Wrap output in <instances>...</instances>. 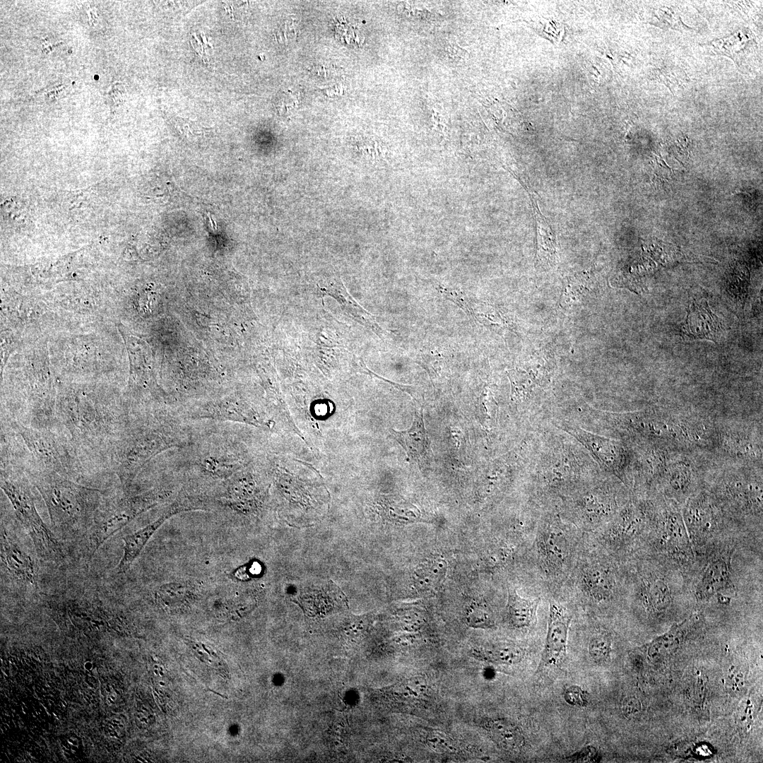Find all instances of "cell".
<instances>
[{
  "instance_id": "6da1fadb",
  "label": "cell",
  "mask_w": 763,
  "mask_h": 763,
  "mask_svg": "<svg viewBox=\"0 0 763 763\" xmlns=\"http://www.w3.org/2000/svg\"><path fill=\"white\" fill-rule=\"evenodd\" d=\"M585 540L584 533L558 515L539 519L526 558L545 591L562 590Z\"/></svg>"
},
{
  "instance_id": "7a4b0ae2",
  "label": "cell",
  "mask_w": 763,
  "mask_h": 763,
  "mask_svg": "<svg viewBox=\"0 0 763 763\" xmlns=\"http://www.w3.org/2000/svg\"><path fill=\"white\" fill-rule=\"evenodd\" d=\"M32 483L41 495L55 531L67 536H85L104 492L86 487L55 473H32Z\"/></svg>"
},
{
  "instance_id": "3957f363",
  "label": "cell",
  "mask_w": 763,
  "mask_h": 763,
  "mask_svg": "<svg viewBox=\"0 0 763 763\" xmlns=\"http://www.w3.org/2000/svg\"><path fill=\"white\" fill-rule=\"evenodd\" d=\"M55 419L64 427L74 446L99 454H110L122 437L123 413L111 405L66 399L55 408Z\"/></svg>"
},
{
  "instance_id": "277c9868",
  "label": "cell",
  "mask_w": 763,
  "mask_h": 763,
  "mask_svg": "<svg viewBox=\"0 0 763 763\" xmlns=\"http://www.w3.org/2000/svg\"><path fill=\"white\" fill-rule=\"evenodd\" d=\"M618 562L586 537L562 590L570 591L576 598L589 605L610 603L621 591H625V579Z\"/></svg>"
},
{
  "instance_id": "5b68a950",
  "label": "cell",
  "mask_w": 763,
  "mask_h": 763,
  "mask_svg": "<svg viewBox=\"0 0 763 763\" xmlns=\"http://www.w3.org/2000/svg\"><path fill=\"white\" fill-rule=\"evenodd\" d=\"M1 488L31 538L38 557L47 562L61 564L65 557L64 548L38 514L26 477L13 467L2 463Z\"/></svg>"
},
{
  "instance_id": "8992f818",
  "label": "cell",
  "mask_w": 763,
  "mask_h": 763,
  "mask_svg": "<svg viewBox=\"0 0 763 763\" xmlns=\"http://www.w3.org/2000/svg\"><path fill=\"white\" fill-rule=\"evenodd\" d=\"M651 518L640 503L630 502L587 539L620 562L629 559L650 533Z\"/></svg>"
},
{
  "instance_id": "52a82bcc",
  "label": "cell",
  "mask_w": 763,
  "mask_h": 763,
  "mask_svg": "<svg viewBox=\"0 0 763 763\" xmlns=\"http://www.w3.org/2000/svg\"><path fill=\"white\" fill-rule=\"evenodd\" d=\"M168 493L154 490L130 497L102 501L85 534V555L90 560L110 537L141 514L164 502Z\"/></svg>"
},
{
  "instance_id": "ba28073f",
  "label": "cell",
  "mask_w": 763,
  "mask_h": 763,
  "mask_svg": "<svg viewBox=\"0 0 763 763\" xmlns=\"http://www.w3.org/2000/svg\"><path fill=\"white\" fill-rule=\"evenodd\" d=\"M11 425L21 437L42 471L55 473L70 479L83 473L75 446L48 427L25 426L16 421Z\"/></svg>"
},
{
  "instance_id": "9c48e42d",
  "label": "cell",
  "mask_w": 763,
  "mask_h": 763,
  "mask_svg": "<svg viewBox=\"0 0 763 763\" xmlns=\"http://www.w3.org/2000/svg\"><path fill=\"white\" fill-rule=\"evenodd\" d=\"M168 438L155 430H145L121 437L110 451V466L122 483H127L139 468L169 446Z\"/></svg>"
},
{
  "instance_id": "30bf717a",
  "label": "cell",
  "mask_w": 763,
  "mask_h": 763,
  "mask_svg": "<svg viewBox=\"0 0 763 763\" xmlns=\"http://www.w3.org/2000/svg\"><path fill=\"white\" fill-rule=\"evenodd\" d=\"M614 496L605 491L592 490L569 501L566 521L586 536L603 528L617 514Z\"/></svg>"
},
{
  "instance_id": "8fae6325",
  "label": "cell",
  "mask_w": 763,
  "mask_h": 763,
  "mask_svg": "<svg viewBox=\"0 0 763 763\" xmlns=\"http://www.w3.org/2000/svg\"><path fill=\"white\" fill-rule=\"evenodd\" d=\"M656 539L664 552L678 562L692 560L693 548L682 512L673 505H667L656 518Z\"/></svg>"
},
{
  "instance_id": "7c38bea8",
  "label": "cell",
  "mask_w": 763,
  "mask_h": 763,
  "mask_svg": "<svg viewBox=\"0 0 763 763\" xmlns=\"http://www.w3.org/2000/svg\"><path fill=\"white\" fill-rule=\"evenodd\" d=\"M572 619V613L565 605L554 596L549 598L547 632L540 669L558 667L564 660Z\"/></svg>"
},
{
  "instance_id": "4fadbf2b",
  "label": "cell",
  "mask_w": 763,
  "mask_h": 763,
  "mask_svg": "<svg viewBox=\"0 0 763 763\" xmlns=\"http://www.w3.org/2000/svg\"><path fill=\"white\" fill-rule=\"evenodd\" d=\"M0 551L4 574L17 584L37 589V563L3 526L1 528Z\"/></svg>"
},
{
  "instance_id": "5bb4252c",
  "label": "cell",
  "mask_w": 763,
  "mask_h": 763,
  "mask_svg": "<svg viewBox=\"0 0 763 763\" xmlns=\"http://www.w3.org/2000/svg\"><path fill=\"white\" fill-rule=\"evenodd\" d=\"M682 515L692 547L707 543L719 528L715 506L705 494L687 498Z\"/></svg>"
},
{
  "instance_id": "9a60e30c",
  "label": "cell",
  "mask_w": 763,
  "mask_h": 763,
  "mask_svg": "<svg viewBox=\"0 0 763 763\" xmlns=\"http://www.w3.org/2000/svg\"><path fill=\"white\" fill-rule=\"evenodd\" d=\"M629 577L632 579L637 599L646 611L658 614L670 608L674 598L673 589L664 576L652 575L637 569L636 574Z\"/></svg>"
},
{
  "instance_id": "2e32d148",
  "label": "cell",
  "mask_w": 763,
  "mask_h": 763,
  "mask_svg": "<svg viewBox=\"0 0 763 763\" xmlns=\"http://www.w3.org/2000/svg\"><path fill=\"white\" fill-rule=\"evenodd\" d=\"M731 552L725 550L709 558L695 588L697 600L705 601L732 587Z\"/></svg>"
},
{
  "instance_id": "e0dca14e",
  "label": "cell",
  "mask_w": 763,
  "mask_h": 763,
  "mask_svg": "<svg viewBox=\"0 0 763 763\" xmlns=\"http://www.w3.org/2000/svg\"><path fill=\"white\" fill-rule=\"evenodd\" d=\"M568 431L586 446L603 467L615 474L622 473L626 453L620 442L580 428H569Z\"/></svg>"
},
{
  "instance_id": "ac0fdd59",
  "label": "cell",
  "mask_w": 763,
  "mask_h": 763,
  "mask_svg": "<svg viewBox=\"0 0 763 763\" xmlns=\"http://www.w3.org/2000/svg\"><path fill=\"white\" fill-rule=\"evenodd\" d=\"M390 434L405 450L408 458L420 466L430 461L432 456L429 439L423 420L422 410L415 413L413 422L406 430H390Z\"/></svg>"
},
{
  "instance_id": "d6986e66",
  "label": "cell",
  "mask_w": 763,
  "mask_h": 763,
  "mask_svg": "<svg viewBox=\"0 0 763 763\" xmlns=\"http://www.w3.org/2000/svg\"><path fill=\"white\" fill-rule=\"evenodd\" d=\"M721 331V323L711 312L706 302H693L689 306L686 319L681 329L685 337L716 342Z\"/></svg>"
},
{
  "instance_id": "ffe728a7",
  "label": "cell",
  "mask_w": 763,
  "mask_h": 763,
  "mask_svg": "<svg viewBox=\"0 0 763 763\" xmlns=\"http://www.w3.org/2000/svg\"><path fill=\"white\" fill-rule=\"evenodd\" d=\"M183 509L184 508L179 505H172L155 521L124 536L123 553L117 566V572L122 574L126 572L134 560L141 554L150 538L165 521L175 514L179 511H182Z\"/></svg>"
},
{
  "instance_id": "44dd1931",
  "label": "cell",
  "mask_w": 763,
  "mask_h": 763,
  "mask_svg": "<svg viewBox=\"0 0 763 763\" xmlns=\"http://www.w3.org/2000/svg\"><path fill=\"white\" fill-rule=\"evenodd\" d=\"M319 289L326 295L334 297L342 308L351 315L357 322L368 327L377 335L381 336L382 332L380 326L376 323L372 315L360 306L353 298L348 294L341 280L333 278L327 282L318 284Z\"/></svg>"
},
{
  "instance_id": "7402d4cb",
  "label": "cell",
  "mask_w": 763,
  "mask_h": 763,
  "mask_svg": "<svg viewBox=\"0 0 763 763\" xmlns=\"http://www.w3.org/2000/svg\"><path fill=\"white\" fill-rule=\"evenodd\" d=\"M541 598H524L515 588H508L507 620L516 629L532 628L537 622V612Z\"/></svg>"
},
{
  "instance_id": "603a6c76",
  "label": "cell",
  "mask_w": 763,
  "mask_h": 763,
  "mask_svg": "<svg viewBox=\"0 0 763 763\" xmlns=\"http://www.w3.org/2000/svg\"><path fill=\"white\" fill-rule=\"evenodd\" d=\"M694 617H691L675 625L667 632L658 636L647 644V656L652 662H658L669 657L677 651L687 636Z\"/></svg>"
},
{
  "instance_id": "cb8c5ba5",
  "label": "cell",
  "mask_w": 763,
  "mask_h": 763,
  "mask_svg": "<svg viewBox=\"0 0 763 763\" xmlns=\"http://www.w3.org/2000/svg\"><path fill=\"white\" fill-rule=\"evenodd\" d=\"M537 225L536 264L543 267L554 266L557 261L556 237L543 215L534 197L530 196Z\"/></svg>"
},
{
  "instance_id": "d4e9b609",
  "label": "cell",
  "mask_w": 763,
  "mask_h": 763,
  "mask_svg": "<svg viewBox=\"0 0 763 763\" xmlns=\"http://www.w3.org/2000/svg\"><path fill=\"white\" fill-rule=\"evenodd\" d=\"M485 728L492 740L501 748L509 752L521 751L526 745V738L521 728L503 718L490 719Z\"/></svg>"
},
{
  "instance_id": "484cf974",
  "label": "cell",
  "mask_w": 763,
  "mask_h": 763,
  "mask_svg": "<svg viewBox=\"0 0 763 763\" xmlns=\"http://www.w3.org/2000/svg\"><path fill=\"white\" fill-rule=\"evenodd\" d=\"M663 485L664 492L669 499L685 501L693 492L691 468L683 462L670 466L665 473Z\"/></svg>"
},
{
  "instance_id": "4316f807",
  "label": "cell",
  "mask_w": 763,
  "mask_h": 763,
  "mask_svg": "<svg viewBox=\"0 0 763 763\" xmlns=\"http://www.w3.org/2000/svg\"><path fill=\"white\" fill-rule=\"evenodd\" d=\"M342 596L343 594L338 587L331 581L326 586L309 588L301 593L297 601L307 613H310L313 609L312 613L317 614L326 609L324 606L326 605L329 608L333 607L335 601L341 599Z\"/></svg>"
},
{
  "instance_id": "83f0119b",
  "label": "cell",
  "mask_w": 763,
  "mask_h": 763,
  "mask_svg": "<svg viewBox=\"0 0 763 763\" xmlns=\"http://www.w3.org/2000/svg\"><path fill=\"white\" fill-rule=\"evenodd\" d=\"M199 588L190 581H171L162 584L155 590V599L165 607H177L194 599Z\"/></svg>"
},
{
  "instance_id": "f1b7e54d",
  "label": "cell",
  "mask_w": 763,
  "mask_h": 763,
  "mask_svg": "<svg viewBox=\"0 0 763 763\" xmlns=\"http://www.w3.org/2000/svg\"><path fill=\"white\" fill-rule=\"evenodd\" d=\"M591 292V276L581 273L567 280L561 297L562 306L567 307L582 300Z\"/></svg>"
},
{
  "instance_id": "f546056e",
  "label": "cell",
  "mask_w": 763,
  "mask_h": 763,
  "mask_svg": "<svg viewBox=\"0 0 763 763\" xmlns=\"http://www.w3.org/2000/svg\"><path fill=\"white\" fill-rule=\"evenodd\" d=\"M588 650L591 659L596 663H604L610 659L612 638L609 632L598 629L591 635Z\"/></svg>"
},
{
  "instance_id": "4dcf8cb0",
  "label": "cell",
  "mask_w": 763,
  "mask_h": 763,
  "mask_svg": "<svg viewBox=\"0 0 763 763\" xmlns=\"http://www.w3.org/2000/svg\"><path fill=\"white\" fill-rule=\"evenodd\" d=\"M444 567L437 562H430L418 570L417 582L421 588H434L442 581Z\"/></svg>"
},
{
  "instance_id": "1f68e13d",
  "label": "cell",
  "mask_w": 763,
  "mask_h": 763,
  "mask_svg": "<svg viewBox=\"0 0 763 763\" xmlns=\"http://www.w3.org/2000/svg\"><path fill=\"white\" fill-rule=\"evenodd\" d=\"M467 621L469 625L475 628L487 629L495 625L491 611L484 605L472 606L468 612Z\"/></svg>"
},
{
  "instance_id": "d6a6232c",
  "label": "cell",
  "mask_w": 763,
  "mask_h": 763,
  "mask_svg": "<svg viewBox=\"0 0 763 763\" xmlns=\"http://www.w3.org/2000/svg\"><path fill=\"white\" fill-rule=\"evenodd\" d=\"M490 658L502 663L512 664L520 662L524 657L523 649L511 645L497 646L490 653Z\"/></svg>"
},
{
  "instance_id": "836d02e7",
  "label": "cell",
  "mask_w": 763,
  "mask_h": 763,
  "mask_svg": "<svg viewBox=\"0 0 763 763\" xmlns=\"http://www.w3.org/2000/svg\"><path fill=\"white\" fill-rule=\"evenodd\" d=\"M654 11L652 13L651 24L661 28L680 30V18L671 8L663 7Z\"/></svg>"
},
{
  "instance_id": "e575fe53",
  "label": "cell",
  "mask_w": 763,
  "mask_h": 763,
  "mask_svg": "<svg viewBox=\"0 0 763 763\" xmlns=\"http://www.w3.org/2000/svg\"><path fill=\"white\" fill-rule=\"evenodd\" d=\"M563 698L568 704L579 708L586 707L589 702L587 692L575 685L568 686L564 690Z\"/></svg>"
},
{
  "instance_id": "d590c367",
  "label": "cell",
  "mask_w": 763,
  "mask_h": 763,
  "mask_svg": "<svg viewBox=\"0 0 763 763\" xmlns=\"http://www.w3.org/2000/svg\"><path fill=\"white\" fill-rule=\"evenodd\" d=\"M443 296L458 305L470 319H475V312L464 294L459 290L440 287Z\"/></svg>"
},
{
  "instance_id": "8d00e7d4",
  "label": "cell",
  "mask_w": 763,
  "mask_h": 763,
  "mask_svg": "<svg viewBox=\"0 0 763 763\" xmlns=\"http://www.w3.org/2000/svg\"><path fill=\"white\" fill-rule=\"evenodd\" d=\"M426 743L431 750L438 753L446 752L451 748V743L446 734L439 731L429 733Z\"/></svg>"
},
{
  "instance_id": "74e56055",
  "label": "cell",
  "mask_w": 763,
  "mask_h": 763,
  "mask_svg": "<svg viewBox=\"0 0 763 763\" xmlns=\"http://www.w3.org/2000/svg\"><path fill=\"white\" fill-rule=\"evenodd\" d=\"M726 690L733 694L740 693L745 687V675L739 669L731 668L729 669L725 680Z\"/></svg>"
},
{
  "instance_id": "f35d334b",
  "label": "cell",
  "mask_w": 763,
  "mask_h": 763,
  "mask_svg": "<svg viewBox=\"0 0 763 763\" xmlns=\"http://www.w3.org/2000/svg\"><path fill=\"white\" fill-rule=\"evenodd\" d=\"M642 705L640 700L634 696L625 697L620 704L622 714L627 718H633L640 714Z\"/></svg>"
},
{
  "instance_id": "ab89813d",
  "label": "cell",
  "mask_w": 763,
  "mask_h": 763,
  "mask_svg": "<svg viewBox=\"0 0 763 763\" xmlns=\"http://www.w3.org/2000/svg\"><path fill=\"white\" fill-rule=\"evenodd\" d=\"M656 76L658 81H662L663 84L669 87L671 91L673 87L680 85V81L682 83L684 81L680 73L671 69H663L659 70V72L657 71Z\"/></svg>"
},
{
  "instance_id": "60d3db41",
  "label": "cell",
  "mask_w": 763,
  "mask_h": 763,
  "mask_svg": "<svg viewBox=\"0 0 763 763\" xmlns=\"http://www.w3.org/2000/svg\"><path fill=\"white\" fill-rule=\"evenodd\" d=\"M568 759L575 762H595L599 759V755L596 747L588 745L571 755Z\"/></svg>"
},
{
  "instance_id": "b9f144b4",
  "label": "cell",
  "mask_w": 763,
  "mask_h": 763,
  "mask_svg": "<svg viewBox=\"0 0 763 763\" xmlns=\"http://www.w3.org/2000/svg\"><path fill=\"white\" fill-rule=\"evenodd\" d=\"M737 721L743 729H748L750 726L752 721V706L750 700L741 706L738 713Z\"/></svg>"
},
{
  "instance_id": "7bdbcfd3",
  "label": "cell",
  "mask_w": 763,
  "mask_h": 763,
  "mask_svg": "<svg viewBox=\"0 0 763 763\" xmlns=\"http://www.w3.org/2000/svg\"><path fill=\"white\" fill-rule=\"evenodd\" d=\"M706 680L705 676L699 675L694 687V698L698 704H702L704 699Z\"/></svg>"
},
{
  "instance_id": "ee69618b",
  "label": "cell",
  "mask_w": 763,
  "mask_h": 763,
  "mask_svg": "<svg viewBox=\"0 0 763 763\" xmlns=\"http://www.w3.org/2000/svg\"><path fill=\"white\" fill-rule=\"evenodd\" d=\"M122 87L118 83H114L112 85L109 92L108 97L111 103L116 104L120 103L122 100Z\"/></svg>"
},
{
  "instance_id": "f6af8a7d",
  "label": "cell",
  "mask_w": 763,
  "mask_h": 763,
  "mask_svg": "<svg viewBox=\"0 0 763 763\" xmlns=\"http://www.w3.org/2000/svg\"><path fill=\"white\" fill-rule=\"evenodd\" d=\"M447 51L450 53L451 57L455 56L460 58H464L465 55L468 54L464 49H461V47L454 45L449 46L447 47Z\"/></svg>"
}]
</instances>
